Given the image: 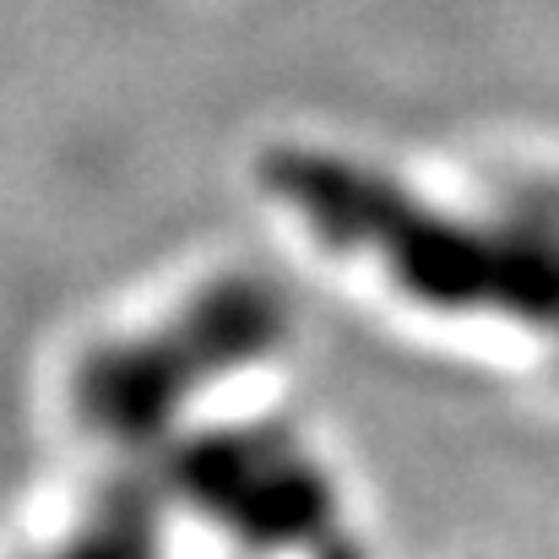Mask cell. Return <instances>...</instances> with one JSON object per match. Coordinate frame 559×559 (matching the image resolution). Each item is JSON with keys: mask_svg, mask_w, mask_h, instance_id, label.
I'll return each mask as SVG.
<instances>
[{"mask_svg": "<svg viewBox=\"0 0 559 559\" xmlns=\"http://www.w3.org/2000/svg\"><path fill=\"white\" fill-rule=\"evenodd\" d=\"M266 186L326 245L370 250L413 299L435 310H495L559 326V212L467 223L321 153H272Z\"/></svg>", "mask_w": 559, "mask_h": 559, "instance_id": "6da1fadb", "label": "cell"}, {"mask_svg": "<svg viewBox=\"0 0 559 559\" xmlns=\"http://www.w3.org/2000/svg\"><path fill=\"white\" fill-rule=\"evenodd\" d=\"M158 489L147 473H131L120 478L104 500H98V516L87 527V549H153L158 544Z\"/></svg>", "mask_w": 559, "mask_h": 559, "instance_id": "277c9868", "label": "cell"}, {"mask_svg": "<svg viewBox=\"0 0 559 559\" xmlns=\"http://www.w3.org/2000/svg\"><path fill=\"white\" fill-rule=\"evenodd\" d=\"M288 316L261 283H212L175 321L131 343H109L76 370V413L115 445H158L206 380L255 365L277 348Z\"/></svg>", "mask_w": 559, "mask_h": 559, "instance_id": "7a4b0ae2", "label": "cell"}, {"mask_svg": "<svg viewBox=\"0 0 559 559\" xmlns=\"http://www.w3.org/2000/svg\"><path fill=\"white\" fill-rule=\"evenodd\" d=\"M158 484L195 506L206 522L239 533L245 544H321L337 522L332 484L277 424L186 435L164 451Z\"/></svg>", "mask_w": 559, "mask_h": 559, "instance_id": "3957f363", "label": "cell"}]
</instances>
